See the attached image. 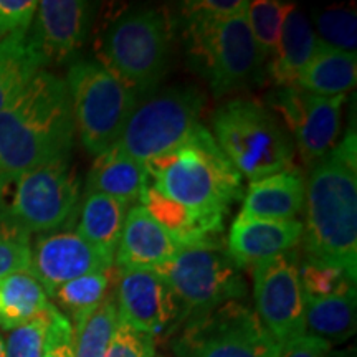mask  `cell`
<instances>
[{
	"mask_svg": "<svg viewBox=\"0 0 357 357\" xmlns=\"http://www.w3.org/2000/svg\"><path fill=\"white\" fill-rule=\"evenodd\" d=\"M303 247L306 260L357 276V141L349 129L312 164L306 184Z\"/></svg>",
	"mask_w": 357,
	"mask_h": 357,
	"instance_id": "cell-1",
	"label": "cell"
},
{
	"mask_svg": "<svg viewBox=\"0 0 357 357\" xmlns=\"http://www.w3.org/2000/svg\"><path fill=\"white\" fill-rule=\"evenodd\" d=\"M75 132L65 79L38 71L0 111V176L70 158Z\"/></svg>",
	"mask_w": 357,
	"mask_h": 357,
	"instance_id": "cell-2",
	"label": "cell"
},
{
	"mask_svg": "<svg viewBox=\"0 0 357 357\" xmlns=\"http://www.w3.org/2000/svg\"><path fill=\"white\" fill-rule=\"evenodd\" d=\"M144 167L155 190L197 211L227 215L243 195V177L204 126Z\"/></svg>",
	"mask_w": 357,
	"mask_h": 357,
	"instance_id": "cell-3",
	"label": "cell"
},
{
	"mask_svg": "<svg viewBox=\"0 0 357 357\" xmlns=\"http://www.w3.org/2000/svg\"><path fill=\"white\" fill-rule=\"evenodd\" d=\"M172 26L159 8H136L116 17L102 33L98 56L137 100L158 89L166 75Z\"/></svg>",
	"mask_w": 357,
	"mask_h": 357,
	"instance_id": "cell-4",
	"label": "cell"
},
{
	"mask_svg": "<svg viewBox=\"0 0 357 357\" xmlns=\"http://www.w3.org/2000/svg\"><path fill=\"white\" fill-rule=\"evenodd\" d=\"M213 139L238 174L250 182L293 169L294 142L261 102L230 100L212 116Z\"/></svg>",
	"mask_w": 357,
	"mask_h": 357,
	"instance_id": "cell-5",
	"label": "cell"
},
{
	"mask_svg": "<svg viewBox=\"0 0 357 357\" xmlns=\"http://www.w3.org/2000/svg\"><path fill=\"white\" fill-rule=\"evenodd\" d=\"M82 194L70 158L0 176V222L32 234L63 227L77 211Z\"/></svg>",
	"mask_w": 357,
	"mask_h": 357,
	"instance_id": "cell-6",
	"label": "cell"
},
{
	"mask_svg": "<svg viewBox=\"0 0 357 357\" xmlns=\"http://www.w3.org/2000/svg\"><path fill=\"white\" fill-rule=\"evenodd\" d=\"M190 66L217 98L253 86L265 73L266 58L250 32L247 13L231 19H185Z\"/></svg>",
	"mask_w": 357,
	"mask_h": 357,
	"instance_id": "cell-7",
	"label": "cell"
},
{
	"mask_svg": "<svg viewBox=\"0 0 357 357\" xmlns=\"http://www.w3.org/2000/svg\"><path fill=\"white\" fill-rule=\"evenodd\" d=\"M65 83L79 141L96 158L119 141L139 100L100 61H75Z\"/></svg>",
	"mask_w": 357,
	"mask_h": 357,
	"instance_id": "cell-8",
	"label": "cell"
},
{
	"mask_svg": "<svg viewBox=\"0 0 357 357\" xmlns=\"http://www.w3.org/2000/svg\"><path fill=\"white\" fill-rule=\"evenodd\" d=\"M243 268L220 238L184 247L159 273L171 284L181 306L182 324L194 316L247 296Z\"/></svg>",
	"mask_w": 357,
	"mask_h": 357,
	"instance_id": "cell-9",
	"label": "cell"
},
{
	"mask_svg": "<svg viewBox=\"0 0 357 357\" xmlns=\"http://www.w3.org/2000/svg\"><path fill=\"white\" fill-rule=\"evenodd\" d=\"M204 106V93L192 84L155 89L137 102L116 146L137 162H149L181 146L202 126Z\"/></svg>",
	"mask_w": 357,
	"mask_h": 357,
	"instance_id": "cell-10",
	"label": "cell"
},
{
	"mask_svg": "<svg viewBox=\"0 0 357 357\" xmlns=\"http://www.w3.org/2000/svg\"><path fill=\"white\" fill-rule=\"evenodd\" d=\"M281 344L243 300L187 319L172 339L177 357H278Z\"/></svg>",
	"mask_w": 357,
	"mask_h": 357,
	"instance_id": "cell-11",
	"label": "cell"
},
{
	"mask_svg": "<svg viewBox=\"0 0 357 357\" xmlns=\"http://www.w3.org/2000/svg\"><path fill=\"white\" fill-rule=\"evenodd\" d=\"M253 294L258 319L281 346L306 334L296 250L253 265Z\"/></svg>",
	"mask_w": 357,
	"mask_h": 357,
	"instance_id": "cell-12",
	"label": "cell"
},
{
	"mask_svg": "<svg viewBox=\"0 0 357 357\" xmlns=\"http://www.w3.org/2000/svg\"><path fill=\"white\" fill-rule=\"evenodd\" d=\"M344 102L346 95L319 96L300 86H280L270 105L284 119L294 149L312 166L337 144Z\"/></svg>",
	"mask_w": 357,
	"mask_h": 357,
	"instance_id": "cell-13",
	"label": "cell"
},
{
	"mask_svg": "<svg viewBox=\"0 0 357 357\" xmlns=\"http://www.w3.org/2000/svg\"><path fill=\"white\" fill-rule=\"evenodd\" d=\"M119 319L149 336H171L182 326L181 306L158 270H114Z\"/></svg>",
	"mask_w": 357,
	"mask_h": 357,
	"instance_id": "cell-14",
	"label": "cell"
},
{
	"mask_svg": "<svg viewBox=\"0 0 357 357\" xmlns=\"http://www.w3.org/2000/svg\"><path fill=\"white\" fill-rule=\"evenodd\" d=\"M95 3L84 0H42L29 38L45 65L73 60L86 42L95 17Z\"/></svg>",
	"mask_w": 357,
	"mask_h": 357,
	"instance_id": "cell-15",
	"label": "cell"
},
{
	"mask_svg": "<svg viewBox=\"0 0 357 357\" xmlns=\"http://www.w3.org/2000/svg\"><path fill=\"white\" fill-rule=\"evenodd\" d=\"M111 268L114 258L93 247L77 231L40 234L30 247L29 271L42 283L48 298L71 280Z\"/></svg>",
	"mask_w": 357,
	"mask_h": 357,
	"instance_id": "cell-16",
	"label": "cell"
},
{
	"mask_svg": "<svg viewBox=\"0 0 357 357\" xmlns=\"http://www.w3.org/2000/svg\"><path fill=\"white\" fill-rule=\"evenodd\" d=\"M181 250V245L137 204L128 212L114 265L118 270H159Z\"/></svg>",
	"mask_w": 357,
	"mask_h": 357,
	"instance_id": "cell-17",
	"label": "cell"
},
{
	"mask_svg": "<svg viewBox=\"0 0 357 357\" xmlns=\"http://www.w3.org/2000/svg\"><path fill=\"white\" fill-rule=\"evenodd\" d=\"M303 238L300 220H261L236 217L227 240V250L240 268L255 265L291 252Z\"/></svg>",
	"mask_w": 357,
	"mask_h": 357,
	"instance_id": "cell-18",
	"label": "cell"
},
{
	"mask_svg": "<svg viewBox=\"0 0 357 357\" xmlns=\"http://www.w3.org/2000/svg\"><path fill=\"white\" fill-rule=\"evenodd\" d=\"M139 205L172 236L182 248L220 238L225 213L204 212L176 202L147 184L142 190Z\"/></svg>",
	"mask_w": 357,
	"mask_h": 357,
	"instance_id": "cell-19",
	"label": "cell"
},
{
	"mask_svg": "<svg viewBox=\"0 0 357 357\" xmlns=\"http://www.w3.org/2000/svg\"><path fill=\"white\" fill-rule=\"evenodd\" d=\"M305 202L306 181L303 174L293 167L250 182L238 217L280 222L296 220L305 211Z\"/></svg>",
	"mask_w": 357,
	"mask_h": 357,
	"instance_id": "cell-20",
	"label": "cell"
},
{
	"mask_svg": "<svg viewBox=\"0 0 357 357\" xmlns=\"http://www.w3.org/2000/svg\"><path fill=\"white\" fill-rule=\"evenodd\" d=\"M147 184L149 176L144 164L137 162L114 144L95 158L88 172L86 194H102L131 205L139 204Z\"/></svg>",
	"mask_w": 357,
	"mask_h": 357,
	"instance_id": "cell-21",
	"label": "cell"
},
{
	"mask_svg": "<svg viewBox=\"0 0 357 357\" xmlns=\"http://www.w3.org/2000/svg\"><path fill=\"white\" fill-rule=\"evenodd\" d=\"M318 38L310 20L294 6L284 19L283 29L271 56L268 73L280 86H296L298 78L316 50Z\"/></svg>",
	"mask_w": 357,
	"mask_h": 357,
	"instance_id": "cell-22",
	"label": "cell"
},
{
	"mask_svg": "<svg viewBox=\"0 0 357 357\" xmlns=\"http://www.w3.org/2000/svg\"><path fill=\"white\" fill-rule=\"evenodd\" d=\"M357 61L354 53H346L319 42L311 60L298 78L296 86L319 96H342L354 88Z\"/></svg>",
	"mask_w": 357,
	"mask_h": 357,
	"instance_id": "cell-23",
	"label": "cell"
},
{
	"mask_svg": "<svg viewBox=\"0 0 357 357\" xmlns=\"http://www.w3.org/2000/svg\"><path fill=\"white\" fill-rule=\"evenodd\" d=\"M128 212L129 204L123 200L102 194H86L79 211L77 234L93 247L114 258Z\"/></svg>",
	"mask_w": 357,
	"mask_h": 357,
	"instance_id": "cell-24",
	"label": "cell"
},
{
	"mask_svg": "<svg viewBox=\"0 0 357 357\" xmlns=\"http://www.w3.org/2000/svg\"><path fill=\"white\" fill-rule=\"evenodd\" d=\"M53 303L30 271H17L0 280V328L12 331L48 312Z\"/></svg>",
	"mask_w": 357,
	"mask_h": 357,
	"instance_id": "cell-25",
	"label": "cell"
},
{
	"mask_svg": "<svg viewBox=\"0 0 357 357\" xmlns=\"http://www.w3.org/2000/svg\"><path fill=\"white\" fill-rule=\"evenodd\" d=\"M356 289L328 298H305L306 334L329 346L344 342L356 333Z\"/></svg>",
	"mask_w": 357,
	"mask_h": 357,
	"instance_id": "cell-26",
	"label": "cell"
},
{
	"mask_svg": "<svg viewBox=\"0 0 357 357\" xmlns=\"http://www.w3.org/2000/svg\"><path fill=\"white\" fill-rule=\"evenodd\" d=\"M42 68L29 32H13L0 40V111L24 91Z\"/></svg>",
	"mask_w": 357,
	"mask_h": 357,
	"instance_id": "cell-27",
	"label": "cell"
},
{
	"mask_svg": "<svg viewBox=\"0 0 357 357\" xmlns=\"http://www.w3.org/2000/svg\"><path fill=\"white\" fill-rule=\"evenodd\" d=\"M73 326L75 357H105L119 326L114 289Z\"/></svg>",
	"mask_w": 357,
	"mask_h": 357,
	"instance_id": "cell-28",
	"label": "cell"
},
{
	"mask_svg": "<svg viewBox=\"0 0 357 357\" xmlns=\"http://www.w3.org/2000/svg\"><path fill=\"white\" fill-rule=\"evenodd\" d=\"M113 280L114 268L106 271H93L61 284L50 294V300L55 301L56 310L60 307L61 314L73 324L108 296L113 289Z\"/></svg>",
	"mask_w": 357,
	"mask_h": 357,
	"instance_id": "cell-29",
	"label": "cell"
},
{
	"mask_svg": "<svg viewBox=\"0 0 357 357\" xmlns=\"http://www.w3.org/2000/svg\"><path fill=\"white\" fill-rule=\"evenodd\" d=\"M294 3L280 2V0H257L250 2L247 10V22L250 32L260 48L263 56H273L278 45L284 19Z\"/></svg>",
	"mask_w": 357,
	"mask_h": 357,
	"instance_id": "cell-30",
	"label": "cell"
},
{
	"mask_svg": "<svg viewBox=\"0 0 357 357\" xmlns=\"http://www.w3.org/2000/svg\"><path fill=\"white\" fill-rule=\"evenodd\" d=\"M316 38L336 50H357V17L354 7H329L316 15Z\"/></svg>",
	"mask_w": 357,
	"mask_h": 357,
	"instance_id": "cell-31",
	"label": "cell"
},
{
	"mask_svg": "<svg viewBox=\"0 0 357 357\" xmlns=\"http://www.w3.org/2000/svg\"><path fill=\"white\" fill-rule=\"evenodd\" d=\"M300 280L305 298H328L356 289V280L346 271L310 260L300 263Z\"/></svg>",
	"mask_w": 357,
	"mask_h": 357,
	"instance_id": "cell-32",
	"label": "cell"
},
{
	"mask_svg": "<svg viewBox=\"0 0 357 357\" xmlns=\"http://www.w3.org/2000/svg\"><path fill=\"white\" fill-rule=\"evenodd\" d=\"M50 311L8 333L6 339V357H43Z\"/></svg>",
	"mask_w": 357,
	"mask_h": 357,
	"instance_id": "cell-33",
	"label": "cell"
},
{
	"mask_svg": "<svg viewBox=\"0 0 357 357\" xmlns=\"http://www.w3.org/2000/svg\"><path fill=\"white\" fill-rule=\"evenodd\" d=\"M30 247V235L0 222V280L17 271H29Z\"/></svg>",
	"mask_w": 357,
	"mask_h": 357,
	"instance_id": "cell-34",
	"label": "cell"
},
{
	"mask_svg": "<svg viewBox=\"0 0 357 357\" xmlns=\"http://www.w3.org/2000/svg\"><path fill=\"white\" fill-rule=\"evenodd\" d=\"M155 354V339L139 333L119 319V326L105 357H153Z\"/></svg>",
	"mask_w": 357,
	"mask_h": 357,
	"instance_id": "cell-35",
	"label": "cell"
},
{
	"mask_svg": "<svg viewBox=\"0 0 357 357\" xmlns=\"http://www.w3.org/2000/svg\"><path fill=\"white\" fill-rule=\"evenodd\" d=\"M43 357H75L73 326L53 305L45 337Z\"/></svg>",
	"mask_w": 357,
	"mask_h": 357,
	"instance_id": "cell-36",
	"label": "cell"
},
{
	"mask_svg": "<svg viewBox=\"0 0 357 357\" xmlns=\"http://www.w3.org/2000/svg\"><path fill=\"white\" fill-rule=\"evenodd\" d=\"M250 2L245 0H190L182 3L184 19H231L245 15Z\"/></svg>",
	"mask_w": 357,
	"mask_h": 357,
	"instance_id": "cell-37",
	"label": "cell"
},
{
	"mask_svg": "<svg viewBox=\"0 0 357 357\" xmlns=\"http://www.w3.org/2000/svg\"><path fill=\"white\" fill-rule=\"evenodd\" d=\"M37 7V0H0V32H29Z\"/></svg>",
	"mask_w": 357,
	"mask_h": 357,
	"instance_id": "cell-38",
	"label": "cell"
},
{
	"mask_svg": "<svg viewBox=\"0 0 357 357\" xmlns=\"http://www.w3.org/2000/svg\"><path fill=\"white\" fill-rule=\"evenodd\" d=\"M278 357H331V346L323 339L303 334L281 346Z\"/></svg>",
	"mask_w": 357,
	"mask_h": 357,
	"instance_id": "cell-39",
	"label": "cell"
},
{
	"mask_svg": "<svg viewBox=\"0 0 357 357\" xmlns=\"http://www.w3.org/2000/svg\"><path fill=\"white\" fill-rule=\"evenodd\" d=\"M0 357H6V339L0 334Z\"/></svg>",
	"mask_w": 357,
	"mask_h": 357,
	"instance_id": "cell-40",
	"label": "cell"
},
{
	"mask_svg": "<svg viewBox=\"0 0 357 357\" xmlns=\"http://www.w3.org/2000/svg\"><path fill=\"white\" fill-rule=\"evenodd\" d=\"M7 37V33H3V32H0V40H3Z\"/></svg>",
	"mask_w": 357,
	"mask_h": 357,
	"instance_id": "cell-41",
	"label": "cell"
},
{
	"mask_svg": "<svg viewBox=\"0 0 357 357\" xmlns=\"http://www.w3.org/2000/svg\"><path fill=\"white\" fill-rule=\"evenodd\" d=\"M153 357H166V356H162V354H154Z\"/></svg>",
	"mask_w": 357,
	"mask_h": 357,
	"instance_id": "cell-42",
	"label": "cell"
}]
</instances>
